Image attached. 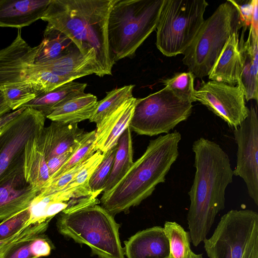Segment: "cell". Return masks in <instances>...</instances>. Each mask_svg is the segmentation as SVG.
<instances>
[{
    "instance_id": "obj_1",
    "label": "cell",
    "mask_w": 258,
    "mask_h": 258,
    "mask_svg": "<svg viewBox=\"0 0 258 258\" xmlns=\"http://www.w3.org/2000/svg\"><path fill=\"white\" fill-rule=\"evenodd\" d=\"M196 172L188 194L187 220L194 246L206 238L217 215L225 208V190L233 172L227 154L217 143L203 137L192 146Z\"/></svg>"
},
{
    "instance_id": "obj_2",
    "label": "cell",
    "mask_w": 258,
    "mask_h": 258,
    "mask_svg": "<svg viewBox=\"0 0 258 258\" xmlns=\"http://www.w3.org/2000/svg\"><path fill=\"white\" fill-rule=\"evenodd\" d=\"M116 0H51L41 20L69 37L80 51L94 50L102 77L113 66L108 47L107 26Z\"/></svg>"
},
{
    "instance_id": "obj_3",
    "label": "cell",
    "mask_w": 258,
    "mask_h": 258,
    "mask_svg": "<svg viewBox=\"0 0 258 258\" xmlns=\"http://www.w3.org/2000/svg\"><path fill=\"white\" fill-rule=\"evenodd\" d=\"M180 133L174 131L151 140L144 154L109 191L103 192L101 206L113 216L129 213L150 197L165 177L179 155Z\"/></svg>"
},
{
    "instance_id": "obj_4",
    "label": "cell",
    "mask_w": 258,
    "mask_h": 258,
    "mask_svg": "<svg viewBox=\"0 0 258 258\" xmlns=\"http://www.w3.org/2000/svg\"><path fill=\"white\" fill-rule=\"evenodd\" d=\"M164 0H116L108 18L107 34L112 63L132 58L156 29Z\"/></svg>"
},
{
    "instance_id": "obj_5",
    "label": "cell",
    "mask_w": 258,
    "mask_h": 258,
    "mask_svg": "<svg viewBox=\"0 0 258 258\" xmlns=\"http://www.w3.org/2000/svg\"><path fill=\"white\" fill-rule=\"evenodd\" d=\"M56 226L64 237L88 246L92 255L99 258H125L119 238L120 225L98 204L59 214Z\"/></svg>"
},
{
    "instance_id": "obj_6",
    "label": "cell",
    "mask_w": 258,
    "mask_h": 258,
    "mask_svg": "<svg viewBox=\"0 0 258 258\" xmlns=\"http://www.w3.org/2000/svg\"><path fill=\"white\" fill-rule=\"evenodd\" d=\"M242 27L239 11L231 0L220 4L184 52L183 64L195 77L208 76L229 38Z\"/></svg>"
},
{
    "instance_id": "obj_7",
    "label": "cell",
    "mask_w": 258,
    "mask_h": 258,
    "mask_svg": "<svg viewBox=\"0 0 258 258\" xmlns=\"http://www.w3.org/2000/svg\"><path fill=\"white\" fill-rule=\"evenodd\" d=\"M205 0H164L156 27V45L165 56L184 52L205 20Z\"/></svg>"
},
{
    "instance_id": "obj_8",
    "label": "cell",
    "mask_w": 258,
    "mask_h": 258,
    "mask_svg": "<svg viewBox=\"0 0 258 258\" xmlns=\"http://www.w3.org/2000/svg\"><path fill=\"white\" fill-rule=\"evenodd\" d=\"M203 242L209 258H258V214L249 209L228 211Z\"/></svg>"
},
{
    "instance_id": "obj_9",
    "label": "cell",
    "mask_w": 258,
    "mask_h": 258,
    "mask_svg": "<svg viewBox=\"0 0 258 258\" xmlns=\"http://www.w3.org/2000/svg\"><path fill=\"white\" fill-rule=\"evenodd\" d=\"M192 103L175 95L165 87L137 98L129 126L137 134L150 137L168 134L190 115Z\"/></svg>"
},
{
    "instance_id": "obj_10",
    "label": "cell",
    "mask_w": 258,
    "mask_h": 258,
    "mask_svg": "<svg viewBox=\"0 0 258 258\" xmlns=\"http://www.w3.org/2000/svg\"><path fill=\"white\" fill-rule=\"evenodd\" d=\"M45 116L26 108L0 128V186L23 173L25 145L44 127Z\"/></svg>"
},
{
    "instance_id": "obj_11",
    "label": "cell",
    "mask_w": 258,
    "mask_h": 258,
    "mask_svg": "<svg viewBox=\"0 0 258 258\" xmlns=\"http://www.w3.org/2000/svg\"><path fill=\"white\" fill-rule=\"evenodd\" d=\"M195 98L216 115L226 122L229 127L237 128L248 114L241 82L236 86L210 81H203L195 90Z\"/></svg>"
},
{
    "instance_id": "obj_12",
    "label": "cell",
    "mask_w": 258,
    "mask_h": 258,
    "mask_svg": "<svg viewBox=\"0 0 258 258\" xmlns=\"http://www.w3.org/2000/svg\"><path fill=\"white\" fill-rule=\"evenodd\" d=\"M237 145L236 166L233 175L244 181L249 196L258 205L257 107L251 106L245 120L233 130Z\"/></svg>"
},
{
    "instance_id": "obj_13",
    "label": "cell",
    "mask_w": 258,
    "mask_h": 258,
    "mask_svg": "<svg viewBox=\"0 0 258 258\" xmlns=\"http://www.w3.org/2000/svg\"><path fill=\"white\" fill-rule=\"evenodd\" d=\"M101 194L93 192L85 186L68 188L46 195L38 194L29 207L28 224L49 223L55 216L61 213L68 214L100 204L98 196Z\"/></svg>"
},
{
    "instance_id": "obj_14",
    "label": "cell",
    "mask_w": 258,
    "mask_h": 258,
    "mask_svg": "<svg viewBox=\"0 0 258 258\" xmlns=\"http://www.w3.org/2000/svg\"><path fill=\"white\" fill-rule=\"evenodd\" d=\"M38 45L31 47L23 39L21 29L13 42L0 50V90L21 85H30L35 70V60Z\"/></svg>"
},
{
    "instance_id": "obj_15",
    "label": "cell",
    "mask_w": 258,
    "mask_h": 258,
    "mask_svg": "<svg viewBox=\"0 0 258 258\" xmlns=\"http://www.w3.org/2000/svg\"><path fill=\"white\" fill-rule=\"evenodd\" d=\"M35 64L38 68L48 71L70 81L92 74L102 77L94 50L84 54L76 47L55 60Z\"/></svg>"
},
{
    "instance_id": "obj_16",
    "label": "cell",
    "mask_w": 258,
    "mask_h": 258,
    "mask_svg": "<svg viewBox=\"0 0 258 258\" xmlns=\"http://www.w3.org/2000/svg\"><path fill=\"white\" fill-rule=\"evenodd\" d=\"M132 97L116 110L96 124L93 147L95 151L103 154L117 144L118 141L129 126L137 102Z\"/></svg>"
},
{
    "instance_id": "obj_17",
    "label": "cell",
    "mask_w": 258,
    "mask_h": 258,
    "mask_svg": "<svg viewBox=\"0 0 258 258\" xmlns=\"http://www.w3.org/2000/svg\"><path fill=\"white\" fill-rule=\"evenodd\" d=\"M84 130L78 123L52 121L37 137L38 144L46 161L62 154L79 144Z\"/></svg>"
},
{
    "instance_id": "obj_18",
    "label": "cell",
    "mask_w": 258,
    "mask_h": 258,
    "mask_svg": "<svg viewBox=\"0 0 258 258\" xmlns=\"http://www.w3.org/2000/svg\"><path fill=\"white\" fill-rule=\"evenodd\" d=\"M124 244L127 258H169V241L163 227L160 226L139 231Z\"/></svg>"
},
{
    "instance_id": "obj_19",
    "label": "cell",
    "mask_w": 258,
    "mask_h": 258,
    "mask_svg": "<svg viewBox=\"0 0 258 258\" xmlns=\"http://www.w3.org/2000/svg\"><path fill=\"white\" fill-rule=\"evenodd\" d=\"M51 0H0V27L21 29L41 19Z\"/></svg>"
},
{
    "instance_id": "obj_20",
    "label": "cell",
    "mask_w": 258,
    "mask_h": 258,
    "mask_svg": "<svg viewBox=\"0 0 258 258\" xmlns=\"http://www.w3.org/2000/svg\"><path fill=\"white\" fill-rule=\"evenodd\" d=\"M40 190L27 183L23 173L0 186V221L28 208Z\"/></svg>"
},
{
    "instance_id": "obj_21",
    "label": "cell",
    "mask_w": 258,
    "mask_h": 258,
    "mask_svg": "<svg viewBox=\"0 0 258 258\" xmlns=\"http://www.w3.org/2000/svg\"><path fill=\"white\" fill-rule=\"evenodd\" d=\"M248 37L244 40L245 31H242L239 49L243 60L240 77L245 99L248 101L258 98V30L250 26Z\"/></svg>"
},
{
    "instance_id": "obj_22",
    "label": "cell",
    "mask_w": 258,
    "mask_h": 258,
    "mask_svg": "<svg viewBox=\"0 0 258 258\" xmlns=\"http://www.w3.org/2000/svg\"><path fill=\"white\" fill-rule=\"evenodd\" d=\"M243 60L239 49L238 32L231 35L220 54L209 79L231 85L240 81Z\"/></svg>"
},
{
    "instance_id": "obj_23",
    "label": "cell",
    "mask_w": 258,
    "mask_h": 258,
    "mask_svg": "<svg viewBox=\"0 0 258 258\" xmlns=\"http://www.w3.org/2000/svg\"><path fill=\"white\" fill-rule=\"evenodd\" d=\"M97 102L96 96L84 93L54 109L46 118L52 121L78 123L92 117Z\"/></svg>"
},
{
    "instance_id": "obj_24",
    "label": "cell",
    "mask_w": 258,
    "mask_h": 258,
    "mask_svg": "<svg viewBox=\"0 0 258 258\" xmlns=\"http://www.w3.org/2000/svg\"><path fill=\"white\" fill-rule=\"evenodd\" d=\"M86 83L73 81L66 83L53 90L38 94L21 107L36 110L46 117L54 109L67 101L85 93Z\"/></svg>"
},
{
    "instance_id": "obj_25",
    "label": "cell",
    "mask_w": 258,
    "mask_h": 258,
    "mask_svg": "<svg viewBox=\"0 0 258 258\" xmlns=\"http://www.w3.org/2000/svg\"><path fill=\"white\" fill-rule=\"evenodd\" d=\"M38 135L25 145L23 170L26 182L40 191L50 176L45 156L38 143Z\"/></svg>"
},
{
    "instance_id": "obj_26",
    "label": "cell",
    "mask_w": 258,
    "mask_h": 258,
    "mask_svg": "<svg viewBox=\"0 0 258 258\" xmlns=\"http://www.w3.org/2000/svg\"><path fill=\"white\" fill-rule=\"evenodd\" d=\"M35 64H41L55 60L77 47L66 35L46 26L44 37L38 45Z\"/></svg>"
},
{
    "instance_id": "obj_27",
    "label": "cell",
    "mask_w": 258,
    "mask_h": 258,
    "mask_svg": "<svg viewBox=\"0 0 258 258\" xmlns=\"http://www.w3.org/2000/svg\"><path fill=\"white\" fill-rule=\"evenodd\" d=\"M132 130L128 126L120 137L113 165L103 192L110 190L133 164Z\"/></svg>"
},
{
    "instance_id": "obj_28",
    "label": "cell",
    "mask_w": 258,
    "mask_h": 258,
    "mask_svg": "<svg viewBox=\"0 0 258 258\" xmlns=\"http://www.w3.org/2000/svg\"><path fill=\"white\" fill-rule=\"evenodd\" d=\"M53 247L44 233L18 243L2 258H39L49 255Z\"/></svg>"
},
{
    "instance_id": "obj_29",
    "label": "cell",
    "mask_w": 258,
    "mask_h": 258,
    "mask_svg": "<svg viewBox=\"0 0 258 258\" xmlns=\"http://www.w3.org/2000/svg\"><path fill=\"white\" fill-rule=\"evenodd\" d=\"M134 87V85H126L108 92L103 99L98 101L94 112L89 119L90 122L98 124L127 100L133 97Z\"/></svg>"
},
{
    "instance_id": "obj_30",
    "label": "cell",
    "mask_w": 258,
    "mask_h": 258,
    "mask_svg": "<svg viewBox=\"0 0 258 258\" xmlns=\"http://www.w3.org/2000/svg\"><path fill=\"white\" fill-rule=\"evenodd\" d=\"M163 228L169 244V258H187L191 251L189 232L175 222H166Z\"/></svg>"
},
{
    "instance_id": "obj_31",
    "label": "cell",
    "mask_w": 258,
    "mask_h": 258,
    "mask_svg": "<svg viewBox=\"0 0 258 258\" xmlns=\"http://www.w3.org/2000/svg\"><path fill=\"white\" fill-rule=\"evenodd\" d=\"M95 140V130L89 132H85L80 141L78 147L70 158L49 180L59 176L90 158L96 152L93 147Z\"/></svg>"
},
{
    "instance_id": "obj_32",
    "label": "cell",
    "mask_w": 258,
    "mask_h": 258,
    "mask_svg": "<svg viewBox=\"0 0 258 258\" xmlns=\"http://www.w3.org/2000/svg\"><path fill=\"white\" fill-rule=\"evenodd\" d=\"M195 76L190 72L177 73L171 78L162 80L165 87L180 98L191 103L196 102L194 94Z\"/></svg>"
},
{
    "instance_id": "obj_33",
    "label": "cell",
    "mask_w": 258,
    "mask_h": 258,
    "mask_svg": "<svg viewBox=\"0 0 258 258\" xmlns=\"http://www.w3.org/2000/svg\"><path fill=\"white\" fill-rule=\"evenodd\" d=\"M117 144L104 154L101 162L89 181V186L93 192H103L113 165Z\"/></svg>"
},
{
    "instance_id": "obj_34",
    "label": "cell",
    "mask_w": 258,
    "mask_h": 258,
    "mask_svg": "<svg viewBox=\"0 0 258 258\" xmlns=\"http://www.w3.org/2000/svg\"><path fill=\"white\" fill-rule=\"evenodd\" d=\"M69 82L71 81L48 71L38 68L35 64V70L31 77L29 84L38 95L50 92Z\"/></svg>"
},
{
    "instance_id": "obj_35",
    "label": "cell",
    "mask_w": 258,
    "mask_h": 258,
    "mask_svg": "<svg viewBox=\"0 0 258 258\" xmlns=\"http://www.w3.org/2000/svg\"><path fill=\"white\" fill-rule=\"evenodd\" d=\"M48 226V223L32 224L24 227L13 236L0 240V258L18 243L44 234Z\"/></svg>"
},
{
    "instance_id": "obj_36",
    "label": "cell",
    "mask_w": 258,
    "mask_h": 258,
    "mask_svg": "<svg viewBox=\"0 0 258 258\" xmlns=\"http://www.w3.org/2000/svg\"><path fill=\"white\" fill-rule=\"evenodd\" d=\"M2 91L8 106L12 110L21 108L38 95L30 86L27 85L11 87Z\"/></svg>"
},
{
    "instance_id": "obj_37",
    "label": "cell",
    "mask_w": 258,
    "mask_h": 258,
    "mask_svg": "<svg viewBox=\"0 0 258 258\" xmlns=\"http://www.w3.org/2000/svg\"><path fill=\"white\" fill-rule=\"evenodd\" d=\"M29 208L15 213L0 222V240L10 237L29 225Z\"/></svg>"
},
{
    "instance_id": "obj_38",
    "label": "cell",
    "mask_w": 258,
    "mask_h": 258,
    "mask_svg": "<svg viewBox=\"0 0 258 258\" xmlns=\"http://www.w3.org/2000/svg\"><path fill=\"white\" fill-rule=\"evenodd\" d=\"M104 156V154L100 151H96L90 158L85 161L75 178L64 189L79 186H89V179L98 165L102 160Z\"/></svg>"
},
{
    "instance_id": "obj_39",
    "label": "cell",
    "mask_w": 258,
    "mask_h": 258,
    "mask_svg": "<svg viewBox=\"0 0 258 258\" xmlns=\"http://www.w3.org/2000/svg\"><path fill=\"white\" fill-rule=\"evenodd\" d=\"M231 1L239 11L243 23L242 30L245 31L248 27L249 28L251 23L255 0Z\"/></svg>"
},
{
    "instance_id": "obj_40",
    "label": "cell",
    "mask_w": 258,
    "mask_h": 258,
    "mask_svg": "<svg viewBox=\"0 0 258 258\" xmlns=\"http://www.w3.org/2000/svg\"><path fill=\"white\" fill-rule=\"evenodd\" d=\"M79 144V143L77 146L70 149L64 153L52 157L46 161L48 168L50 178L68 161L78 147Z\"/></svg>"
},
{
    "instance_id": "obj_41",
    "label": "cell",
    "mask_w": 258,
    "mask_h": 258,
    "mask_svg": "<svg viewBox=\"0 0 258 258\" xmlns=\"http://www.w3.org/2000/svg\"><path fill=\"white\" fill-rule=\"evenodd\" d=\"M25 108L21 107L10 113V110H0V128L20 114Z\"/></svg>"
},
{
    "instance_id": "obj_42",
    "label": "cell",
    "mask_w": 258,
    "mask_h": 258,
    "mask_svg": "<svg viewBox=\"0 0 258 258\" xmlns=\"http://www.w3.org/2000/svg\"><path fill=\"white\" fill-rule=\"evenodd\" d=\"M258 1L255 0L254 9L253 11V14L252 17V20L250 26L254 28L255 30H258Z\"/></svg>"
},
{
    "instance_id": "obj_43",
    "label": "cell",
    "mask_w": 258,
    "mask_h": 258,
    "mask_svg": "<svg viewBox=\"0 0 258 258\" xmlns=\"http://www.w3.org/2000/svg\"><path fill=\"white\" fill-rule=\"evenodd\" d=\"M11 110V109L7 104L3 91L2 90H0V110Z\"/></svg>"
},
{
    "instance_id": "obj_44",
    "label": "cell",
    "mask_w": 258,
    "mask_h": 258,
    "mask_svg": "<svg viewBox=\"0 0 258 258\" xmlns=\"http://www.w3.org/2000/svg\"><path fill=\"white\" fill-rule=\"evenodd\" d=\"M187 258H203L201 254H196L191 250L190 251Z\"/></svg>"
}]
</instances>
